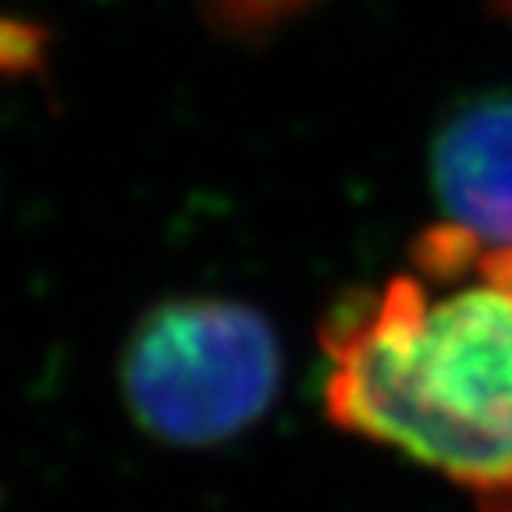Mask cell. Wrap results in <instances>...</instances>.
I'll return each instance as SVG.
<instances>
[{
    "instance_id": "1",
    "label": "cell",
    "mask_w": 512,
    "mask_h": 512,
    "mask_svg": "<svg viewBox=\"0 0 512 512\" xmlns=\"http://www.w3.org/2000/svg\"><path fill=\"white\" fill-rule=\"evenodd\" d=\"M324 413L512 512V249L431 224L406 271L349 288L320 320Z\"/></svg>"
},
{
    "instance_id": "2",
    "label": "cell",
    "mask_w": 512,
    "mask_h": 512,
    "mask_svg": "<svg viewBox=\"0 0 512 512\" xmlns=\"http://www.w3.org/2000/svg\"><path fill=\"white\" fill-rule=\"evenodd\" d=\"M285 377L274 324L249 303L175 296L150 306L118 356L125 409L150 438L214 448L274 406Z\"/></svg>"
},
{
    "instance_id": "3",
    "label": "cell",
    "mask_w": 512,
    "mask_h": 512,
    "mask_svg": "<svg viewBox=\"0 0 512 512\" xmlns=\"http://www.w3.org/2000/svg\"><path fill=\"white\" fill-rule=\"evenodd\" d=\"M431 185L448 224L512 249V93L480 96L438 128Z\"/></svg>"
},
{
    "instance_id": "4",
    "label": "cell",
    "mask_w": 512,
    "mask_h": 512,
    "mask_svg": "<svg viewBox=\"0 0 512 512\" xmlns=\"http://www.w3.org/2000/svg\"><path fill=\"white\" fill-rule=\"evenodd\" d=\"M207 29L232 43H267L288 29L292 22L306 18L313 8H320L324 0H196Z\"/></svg>"
},
{
    "instance_id": "5",
    "label": "cell",
    "mask_w": 512,
    "mask_h": 512,
    "mask_svg": "<svg viewBox=\"0 0 512 512\" xmlns=\"http://www.w3.org/2000/svg\"><path fill=\"white\" fill-rule=\"evenodd\" d=\"M40 32L25 22L0 18V75L29 72V64L40 57Z\"/></svg>"
},
{
    "instance_id": "6",
    "label": "cell",
    "mask_w": 512,
    "mask_h": 512,
    "mask_svg": "<svg viewBox=\"0 0 512 512\" xmlns=\"http://www.w3.org/2000/svg\"><path fill=\"white\" fill-rule=\"evenodd\" d=\"M495 4H498V8H505V11L512 15V0H495Z\"/></svg>"
}]
</instances>
